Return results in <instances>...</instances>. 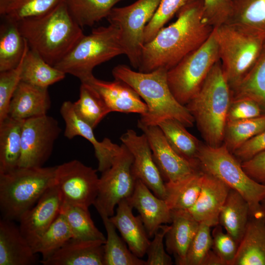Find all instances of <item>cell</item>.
I'll list each match as a JSON object with an SVG mask.
<instances>
[{
  "label": "cell",
  "instance_id": "23",
  "mask_svg": "<svg viewBox=\"0 0 265 265\" xmlns=\"http://www.w3.org/2000/svg\"><path fill=\"white\" fill-rule=\"evenodd\" d=\"M117 206L115 215L109 217V219L130 251L141 258L146 254L150 243L142 219L139 215H133V208L127 199L122 200Z\"/></svg>",
  "mask_w": 265,
  "mask_h": 265
},
{
  "label": "cell",
  "instance_id": "49",
  "mask_svg": "<svg viewBox=\"0 0 265 265\" xmlns=\"http://www.w3.org/2000/svg\"><path fill=\"white\" fill-rule=\"evenodd\" d=\"M264 151H265V130L246 141L233 154L240 162H242Z\"/></svg>",
  "mask_w": 265,
  "mask_h": 265
},
{
  "label": "cell",
  "instance_id": "25",
  "mask_svg": "<svg viewBox=\"0 0 265 265\" xmlns=\"http://www.w3.org/2000/svg\"><path fill=\"white\" fill-rule=\"evenodd\" d=\"M171 219L170 228L165 236L166 250L173 255L176 264L185 265L186 253L199 222L187 210L171 211Z\"/></svg>",
  "mask_w": 265,
  "mask_h": 265
},
{
  "label": "cell",
  "instance_id": "32",
  "mask_svg": "<svg viewBox=\"0 0 265 265\" xmlns=\"http://www.w3.org/2000/svg\"><path fill=\"white\" fill-rule=\"evenodd\" d=\"M203 175L200 170L180 181L165 182V200L171 211L187 210L194 205L201 191Z\"/></svg>",
  "mask_w": 265,
  "mask_h": 265
},
{
  "label": "cell",
  "instance_id": "10",
  "mask_svg": "<svg viewBox=\"0 0 265 265\" xmlns=\"http://www.w3.org/2000/svg\"><path fill=\"white\" fill-rule=\"evenodd\" d=\"M161 0H137L121 7H113L106 17L109 24L120 29V40L131 64L138 69L145 44L144 30Z\"/></svg>",
  "mask_w": 265,
  "mask_h": 265
},
{
  "label": "cell",
  "instance_id": "48",
  "mask_svg": "<svg viewBox=\"0 0 265 265\" xmlns=\"http://www.w3.org/2000/svg\"><path fill=\"white\" fill-rule=\"evenodd\" d=\"M265 114L260 105L248 98L232 99L227 112V122L256 118Z\"/></svg>",
  "mask_w": 265,
  "mask_h": 265
},
{
  "label": "cell",
  "instance_id": "53",
  "mask_svg": "<svg viewBox=\"0 0 265 265\" xmlns=\"http://www.w3.org/2000/svg\"><path fill=\"white\" fill-rule=\"evenodd\" d=\"M262 210L263 214L265 215V198L261 202Z\"/></svg>",
  "mask_w": 265,
  "mask_h": 265
},
{
  "label": "cell",
  "instance_id": "38",
  "mask_svg": "<svg viewBox=\"0 0 265 265\" xmlns=\"http://www.w3.org/2000/svg\"><path fill=\"white\" fill-rule=\"evenodd\" d=\"M227 23L265 35V0H234Z\"/></svg>",
  "mask_w": 265,
  "mask_h": 265
},
{
  "label": "cell",
  "instance_id": "30",
  "mask_svg": "<svg viewBox=\"0 0 265 265\" xmlns=\"http://www.w3.org/2000/svg\"><path fill=\"white\" fill-rule=\"evenodd\" d=\"M157 125L170 145L179 155L199 166L197 155L202 143L188 132L185 126L172 118L163 119Z\"/></svg>",
  "mask_w": 265,
  "mask_h": 265
},
{
  "label": "cell",
  "instance_id": "2",
  "mask_svg": "<svg viewBox=\"0 0 265 265\" xmlns=\"http://www.w3.org/2000/svg\"><path fill=\"white\" fill-rule=\"evenodd\" d=\"M167 71L159 68L147 73L136 72L126 65L119 64L113 68L112 74L114 79L132 87L146 103L147 111L140 116L138 123L157 125L163 119L172 118L186 127H191L195 123L193 117L172 94L167 81Z\"/></svg>",
  "mask_w": 265,
  "mask_h": 265
},
{
  "label": "cell",
  "instance_id": "41",
  "mask_svg": "<svg viewBox=\"0 0 265 265\" xmlns=\"http://www.w3.org/2000/svg\"><path fill=\"white\" fill-rule=\"evenodd\" d=\"M64 0H27L4 15L3 19L18 22L23 20L44 16Z\"/></svg>",
  "mask_w": 265,
  "mask_h": 265
},
{
  "label": "cell",
  "instance_id": "34",
  "mask_svg": "<svg viewBox=\"0 0 265 265\" xmlns=\"http://www.w3.org/2000/svg\"><path fill=\"white\" fill-rule=\"evenodd\" d=\"M106 233L104 244V265H146V261L133 254L116 231L109 217L100 216Z\"/></svg>",
  "mask_w": 265,
  "mask_h": 265
},
{
  "label": "cell",
  "instance_id": "1",
  "mask_svg": "<svg viewBox=\"0 0 265 265\" xmlns=\"http://www.w3.org/2000/svg\"><path fill=\"white\" fill-rule=\"evenodd\" d=\"M176 20L162 27L144 44L138 71H167L200 47L214 27L204 17L203 0H191L177 13Z\"/></svg>",
  "mask_w": 265,
  "mask_h": 265
},
{
  "label": "cell",
  "instance_id": "31",
  "mask_svg": "<svg viewBox=\"0 0 265 265\" xmlns=\"http://www.w3.org/2000/svg\"><path fill=\"white\" fill-rule=\"evenodd\" d=\"M65 75L29 48L23 61L22 81L41 88H48L63 80Z\"/></svg>",
  "mask_w": 265,
  "mask_h": 265
},
{
  "label": "cell",
  "instance_id": "46",
  "mask_svg": "<svg viewBox=\"0 0 265 265\" xmlns=\"http://www.w3.org/2000/svg\"><path fill=\"white\" fill-rule=\"evenodd\" d=\"M234 0H203L204 17L215 28L229 21Z\"/></svg>",
  "mask_w": 265,
  "mask_h": 265
},
{
  "label": "cell",
  "instance_id": "15",
  "mask_svg": "<svg viewBox=\"0 0 265 265\" xmlns=\"http://www.w3.org/2000/svg\"><path fill=\"white\" fill-rule=\"evenodd\" d=\"M120 140L133 157L132 169L135 179L141 180L156 196L165 200V182L154 160L146 135H139L129 129L121 136Z\"/></svg>",
  "mask_w": 265,
  "mask_h": 265
},
{
  "label": "cell",
  "instance_id": "47",
  "mask_svg": "<svg viewBox=\"0 0 265 265\" xmlns=\"http://www.w3.org/2000/svg\"><path fill=\"white\" fill-rule=\"evenodd\" d=\"M170 228L166 224L161 225L156 231L154 238L149 245L146 254V265H171L173 261L171 257L165 251L163 239Z\"/></svg>",
  "mask_w": 265,
  "mask_h": 265
},
{
  "label": "cell",
  "instance_id": "7",
  "mask_svg": "<svg viewBox=\"0 0 265 265\" xmlns=\"http://www.w3.org/2000/svg\"><path fill=\"white\" fill-rule=\"evenodd\" d=\"M197 159L201 170L219 179L243 197L249 205L250 215L264 214L261 202L265 198V185L246 173L241 162L224 143L217 147L201 143Z\"/></svg>",
  "mask_w": 265,
  "mask_h": 265
},
{
  "label": "cell",
  "instance_id": "44",
  "mask_svg": "<svg viewBox=\"0 0 265 265\" xmlns=\"http://www.w3.org/2000/svg\"><path fill=\"white\" fill-rule=\"evenodd\" d=\"M28 49L16 67L0 72V122L8 116L11 100L21 81L23 61Z\"/></svg>",
  "mask_w": 265,
  "mask_h": 265
},
{
  "label": "cell",
  "instance_id": "24",
  "mask_svg": "<svg viewBox=\"0 0 265 265\" xmlns=\"http://www.w3.org/2000/svg\"><path fill=\"white\" fill-rule=\"evenodd\" d=\"M50 107L48 88L35 86L21 81L11 100L8 116L25 120L46 115Z\"/></svg>",
  "mask_w": 265,
  "mask_h": 265
},
{
  "label": "cell",
  "instance_id": "18",
  "mask_svg": "<svg viewBox=\"0 0 265 265\" xmlns=\"http://www.w3.org/2000/svg\"><path fill=\"white\" fill-rule=\"evenodd\" d=\"M82 82L90 85L99 93L110 112L138 113L143 116L147 111V105L140 96L124 81L115 79L105 81L93 76Z\"/></svg>",
  "mask_w": 265,
  "mask_h": 265
},
{
  "label": "cell",
  "instance_id": "16",
  "mask_svg": "<svg viewBox=\"0 0 265 265\" xmlns=\"http://www.w3.org/2000/svg\"><path fill=\"white\" fill-rule=\"evenodd\" d=\"M62 203L59 190L55 185L22 215L19 226L32 247L57 217Z\"/></svg>",
  "mask_w": 265,
  "mask_h": 265
},
{
  "label": "cell",
  "instance_id": "45",
  "mask_svg": "<svg viewBox=\"0 0 265 265\" xmlns=\"http://www.w3.org/2000/svg\"><path fill=\"white\" fill-rule=\"evenodd\" d=\"M212 250L221 259L224 265H233L238 244L219 224L212 231Z\"/></svg>",
  "mask_w": 265,
  "mask_h": 265
},
{
  "label": "cell",
  "instance_id": "52",
  "mask_svg": "<svg viewBox=\"0 0 265 265\" xmlns=\"http://www.w3.org/2000/svg\"><path fill=\"white\" fill-rule=\"evenodd\" d=\"M203 265H224L221 259L212 250L207 256Z\"/></svg>",
  "mask_w": 265,
  "mask_h": 265
},
{
  "label": "cell",
  "instance_id": "20",
  "mask_svg": "<svg viewBox=\"0 0 265 265\" xmlns=\"http://www.w3.org/2000/svg\"><path fill=\"white\" fill-rule=\"evenodd\" d=\"M201 191L194 205L187 211L198 222L211 227L218 224V217L231 188L204 172Z\"/></svg>",
  "mask_w": 265,
  "mask_h": 265
},
{
  "label": "cell",
  "instance_id": "22",
  "mask_svg": "<svg viewBox=\"0 0 265 265\" xmlns=\"http://www.w3.org/2000/svg\"><path fill=\"white\" fill-rule=\"evenodd\" d=\"M105 243L71 238L40 263L43 265H104Z\"/></svg>",
  "mask_w": 265,
  "mask_h": 265
},
{
  "label": "cell",
  "instance_id": "43",
  "mask_svg": "<svg viewBox=\"0 0 265 265\" xmlns=\"http://www.w3.org/2000/svg\"><path fill=\"white\" fill-rule=\"evenodd\" d=\"M211 228L205 223H199L197 232L187 250L185 265H203L212 246Z\"/></svg>",
  "mask_w": 265,
  "mask_h": 265
},
{
  "label": "cell",
  "instance_id": "14",
  "mask_svg": "<svg viewBox=\"0 0 265 265\" xmlns=\"http://www.w3.org/2000/svg\"><path fill=\"white\" fill-rule=\"evenodd\" d=\"M137 126L148 139L154 160L165 182L180 181L200 170L172 148L158 125L138 123Z\"/></svg>",
  "mask_w": 265,
  "mask_h": 265
},
{
  "label": "cell",
  "instance_id": "27",
  "mask_svg": "<svg viewBox=\"0 0 265 265\" xmlns=\"http://www.w3.org/2000/svg\"><path fill=\"white\" fill-rule=\"evenodd\" d=\"M250 216L248 202L239 192L231 188L220 211L218 224L238 244L244 233Z\"/></svg>",
  "mask_w": 265,
  "mask_h": 265
},
{
  "label": "cell",
  "instance_id": "17",
  "mask_svg": "<svg viewBox=\"0 0 265 265\" xmlns=\"http://www.w3.org/2000/svg\"><path fill=\"white\" fill-rule=\"evenodd\" d=\"M60 113L65 124L64 136L68 139H72L76 136L85 138L94 147L95 156L98 161V170L102 173L108 169L118 154L121 146L113 143L108 138H105L101 141L97 140L93 129L77 116L71 101L63 103Z\"/></svg>",
  "mask_w": 265,
  "mask_h": 265
},
{
  "label": "cell",
  "instance_id": "40",
  "mask_svg": "<svg viewBox=\"0 0 265 265\" xmlns=\"http://www.w3.org/2000/svg\"><path fill=\"white\" fill-rule=\"evenodd\" d=\"M72 238V233L65 217L60 213L33 246L34 252L48 258Z\"/></svg>",
  "mask_w": 265,
  "mask_h": 265
},
{
  "label": "cell",
  "instance_id": "11",
  "mask_svg": "<svg viewBox=\"0 0 265 265\" xmlns=\"http://www.w3.org/2000/svg\"><path fill=\"white\" fill-rule=\"evenodd\" d=\"M120 146L111 166L99 178L98 195L93 205L100 216L113 215L115 207L130 198L135 188L136 179L132 169L133 157L123 144Z\"/></svg>",
  "mask_w": 265,
  "mask_h": 265
},
{
  "label": "cell",
  "instance_id": "39",
  "mask_svg": "<svg viewBox=\"0 0 265 265\" xmlns=\"http://www.w3.org/2000/svg\"><path fill=\"white\" fill-rule=\"evenodd\" d=\"M265 130V114L253 118L227 121L223 143L232 153Z\"/></svg>",
  "mask_w": 265,
  "mask_h": 265
},
{
  "label": "cell",
  "instance_id": "4",
  "mask_svg": "<svg viewBox=\"0 0 265 265\" xmlns=\"http://www.w3.org/2000/svg\"><path fill=\"white\" fill-rule=\"evenodd\" d=\"M231 100V91L219 60L198 92L185 106L193 117L206 144L217 147L223 143Z\"/></svg>",
  "mask_w": 265,
  "mask_h": 265
},
{
  "label": "cell",
  "instance_id": "5",
  "mask_svg": "<svg viewBox=\"0 0 265 265\" xmlns=\"http://www.w3.org/2000/svg\"><path fill=\"white\" fill-rule=\"evenodd\" d=\"M56 166L19 167L0 174V210L3 219L19 222L51 187Z\"/></svg>",
  "mask_w": 265,
  "mask_h": 265
},
{
  "label": "cell",
  "instance_id": "42",
  "mask_svg": "<svg viewBox=\"0 0 265 265\" xmlns=\"http://www.w3.org/2000/svg\"><path fill=\"white\" fill-rule=\"evenodd\" d=\"M191 0H161L144 30L145 44L152 40L165 25Z\"/></svg>",
  "mask_w": 265,
  "mask_h": 265
},
{
  "label": "cell",
  "instance_id": "19",
  "mask_svg": "<svg viewBox=\"0 0 265 265\" xmlns=\"http://www.w3.org/2000/svg\"><path fill=\"white\" fill-rule=\"evenodd\" d=\"M127 199L139 212L149 238L161 225L171 223V211L165 200L156 196L141 180H136L134 191Z\"/></svg>",
  "mask_w": 265,
  "mask_h": 265
},
{
  "label": "cell",
  "instance_id": "51",
  "mask_svg": "<svg viewBox=\"0 0 265 265\" xmlns=\"http://www.w3.org/2000/svg\"><path fill=\"white\" fill-rule=\"evenodd\" d=\"M27 0H0V14L4 15L11 9Z\"/></svg>",
  "mask_w": 265,
  "mask_h": 265
},
{
  "label": "cell",
  "instance_id": "12",
  "mask_svg": "<svg viewBox=\"0 0 265 265\" xmlns=\"http://www.w3.org/2000/svg\"><path fill=\"white\" fill-rule=\"evenodd\" d=\"M61 129L47 114L24 120L19 167H42L50 158Z\"/></svg>",
  "mask_w": 265,
  "mask_h": 265
},
{
  "label": "cell",
  "instance_id": "21",
  "mask_svg": "<svg viewBox=\"0 0 265 265\" xmlns=\"http://www.w3.org/2000/svg\"><path fill=\"white\" fill-rule=\"evenodd\" d=\"M35 253L14 221L0 220V265H33L38 264Z\"/></svg>",
  "mask_w": 265,
  "mask_h": 265
},
{
  "label": "cell",
  "instance_id": "26",
  "mask_svg": "<svg viewBox=\"0 0 265 265\" xmlns=\"http://www.w3.org/2000/svg\"><path fill=\"white\" fill-rule=\"evenodd\" d=\"M233 265H265V215H250Z\"/></svg>",
  "mask_w": 265,
  "mask_h": 265
},
{
  "label": "cell",
  "instance_id": "6",
  "mask_svg": "<svg viewBox=\"0 0 265 265\" xmlns=\"http://www.w3.org/2000/svg\"><path fill=\"white\" fill-rule=\"evenodd\" d=\"M214 31L222 69L232 91L255 65L265 45V35L231 23Z\"/></svg>",
  "mask_w": 265,
  "mask_h": 265
},
{
  "label": "cell",
  "instance_id": "33",
  "mask_svg": "<svg viewBox=\"0 0 265 265\" xmlns=\"http://www.w3.org/2000/svg\"><path fill=\"white\" fill-rule=\"evenodd\" d=\"M75 113L93 129L110 112L99 93L90 85L81 82L79 99L73 103Z\"/></svg>",
  "mask_w": 265,
  "mask_h": 265
},
{
  "label": "cell",
  "instance_id": "9",
  "mask_svg": "<svg viewBox=\"0 0 265 265\" xmlns=\"http://www.w3.org/2000/svg\"><path fill=\"white\" fill-rule=\"evenodd\" d=\"M219 60L214 28L208 39L167 71L170 90L186 106L198 92L214 64Z\"/></svg>",
  "mask_w": 265,
  "mask_h": 265
},
{
  "label": "cell",
  "instance_id": "28",
  "mask_svg": "<svg viewBox=\"0 0 265 265\" xmlns=\"http://www.w3.org/2000/svg\"><path fill=\"white\" fill-rule=\"evenodd\" d=\"M23 122L8 116L0 122V174L18 166Z\"/></svg>",
  "mask_w": 265,
  "mask_h": 265
},
{
  "label": "cell",
  "instance_id": "3",
  "mask_svg": "<svg viewBox=\"0 0 265 265\" xmlns=\"http://www.w3.org/2000/svg\"><path fill=\"white\" fill-rule=\"evenodd\" d=\"M17 23L29 48L53 66L84 35L70 15L64 0L44 16Z\"/></svg>",
  "mask_w": 265,
  "mask_h": 265
},
{
  "label": "cell",
  "instance_id": "37",
  "mask_svg": "<svg viewBox=\"0 0 265 265\" xmlns=\"http://www.w3.org/2000/svg\"><path fill=\"white\" fill-rule=\"evenodd\" d=\"M231 94L232 99L254 100L265 111V45L255 65Z\"/></svg>",
  "mask_w": 265,
  "mask_h": 265
},
{
  "label": "cell",
  "instance_id": "13",
  "mask_svg": "<svg viewBox=\"0 0 265 265\" xmlns=\"http://www.w3.org/2000/svg\"><path fill=\"white\" fill-rule=\"evenodd\" d=\"M55 185L62 203L89 209L98 192L97 170L74 159L56 166Z\"/></svg>",
  "mask_w": 265,
  "mask_h": 265
},
{
  "label": "cell",
  "instance_id": "50",
  "mask_svg": "<svg viewBox=\"0 0 265 265\" xmlns=\"http://www.w3.org/2000/svg\"><path fill=\"white\" fill-rule=\"evenodd\" d=\"M241 164L243 169L250 177L265 185V151Z\"/></svg>",
  "mask_w": 265,
  "mask_h": 265
},
{
  "label": "cell",
  "instance_id": "36",
  "mask_svg": "<svg viewBox=\"0 0 265 265\" xmlns=\"http://www.w3.org/2000/svg\"><path fill=\"white\" fill-rule=\"evenodd\" d=\"M123 0H64L73 19L81 27L91 26L106 18L117 3Z\"/></svg>",
  "mask_w": 265,
  "mask_h": 265
},
{
  "label": "cell",
  "instance_id": "29",
  "mask_svg": "<svg viewBox=\"0 0 265 265\" xmlns=\"http://www.w3.org/2000/svg\"><path fill=\"white\" fill-rule=\"evenodd\" d=\"M3 20L0 26V72L16 67L29 48L18 23Z\"/></svg>",
  "mask_w": 265,
  "mask_h": 265
},
{
  "label": "cell",
  "instance_id": "8",
  "mask_svg": "<svg viewBox=\"0 0 265 265\" xmlns=\"http://www.w3.org/2000/svg\"><path fill=\"white\" fill-rule=\"evenodd\" d=\"M125 51L119 28L109 24L93 28L84 35L69 53L54 67L78 78L81 82L93 76L94 68Z\"/></svg>",
  "mask_w": 265,
  "mask_h": 265
},
{
  "label": "cell",
  "instance_id": "35",
  "mask_svg": "<svg viewBox=\"0 0 265 265\" xmlns=\"http://www.w3.org/2000/svg\"><path fill=\"white\" fill-rule=\"evenodd\" d=\"M59 213L66 218L72 238L82 240L106 242V238L95 225L89 209L62 203Z\"/></svg>",
  "mask_w": 265,
  "mask_h": 265
}]
</instances>
